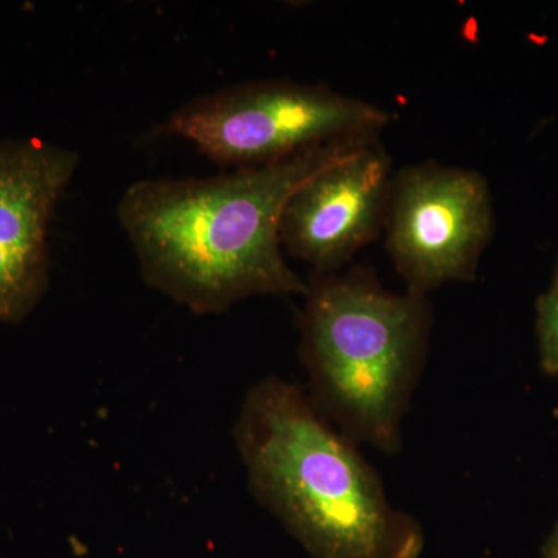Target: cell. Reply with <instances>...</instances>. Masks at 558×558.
<instances>
[{
    "mask_svg": "<svg viewBox=\"0 0 558 558\" xmlns=\"http://www.w3.org/2000/svg\"><path fill=\"white\" fill-rule=\"evenodd\" d=\"M306 296L303 348L319 391L352 436L398 450L427 348V300L381 288L365 269L317 275Z\"/></svg>",
    "mask_w": 558,
    "mask_h": 558,
    "instance_id": "3",
    "label": "cell"
},
{
    "mask_svg": "<svg viewBox=\"0 0 558 558\" xmlns=\"http://www.w3.org/2000/svg\"><path fill=\"white\" fill-rule=\"evenodd\" d=\"M539 366L548 376H558V292L546 290L537 300Z\"/></svg>",
    "mask_w": 558,
    "mask_h": 558,
    "instance_id": "8",
    "label": "cell"
},
{
    "mask_svg": "<svg viewBox=\"0 0 558 558\" xmlns=\"http://www.w3.org/2000/svg\"><path fill=\"white\" fill-rule=\"evenodd\" d=\"M494 230V201L478 171L428 160L392 172L381 231L407 292L473 281Z\"/></svg>",
    "mask_w": 558,
    "mask_h": 558,
    "instance_id": "5",
    "label": "cell"
},
{
    "mask_svg": "<svg viewBox=\"0 0 558 558\" xmlns=\"http://www.w3.org/2000/svg\"><path fill=\"white\" fill-rule=\"evenodd\" d=\"M549 290H554V292H558V263L556 266V271H554L553 284H550Z\"/></svg>",
    "mask_w": 558,
    "mask_h": 558,
    "instance_id": "10",
    "label": "cell"
},
{
    "mask_svg": "<svg viewBox=\"0 0 558 558\" xmlns=\"http://www.w3.org/2000/svg\"><path fill=\"white\" fill-rule=\"evenodd\" d=\"M78 163L43 140L0 142V323L20 322L46 289L51 219Z\"/></svg>",
    "mask_w": 558,
    "mask_h": 558,
    "instance_id": "7",
    "label": "cell"
},
{
    "mask_svg": "<svg viewBox=\"0 0 558 558\" xmlns=\"http://www.w3.org/2000/svg\"><path fill=\"white\" fill-rule=\"evenodd\" d=\"M392 113L323 84L256 81L180 106L157 135L193 143L223 167H263L304 150L380 135Z\"/></svg>",
    "mask_w": 558,
    "mask_h": 558,
    "instance_id": "4",
    "label": "cell"
},
{
    "mask_svg": "<svg viewBox=\"0 0 558 558\" xmlns=\"http://www.w3.org/2000/svg\"><path fill=\"white\" fill-rule=\"evenodd\" d=\"M368 138L215 178L132 183L121 196L119 220L146 282L197 314L226 311L253 295H306L310 284L284 259L282 213L312 174Z\"/></svg>",
    "mask_w": 558,
    "mask_h": 558,
    "instance_id": "1",
    "label": "cell"
},
{
    "mask_svg": "<svg viewBox=\"0 0 558 558\" xmlns=\"http://www.w3.org/2000/svg\"><path fill=\"white\" fill-rule=\"evenodd\" d=\"M543 558H558V523L543 545Z\"/></svg>",
    "mask_w": 558,
    "mask_h": 558,
    "instance_id": "9",
    "label": "cell"
},
{
    "mask_svg": "<svg viewBox=\"0 0 558 558\" xmlns=\"http://www.w3.org/2000/svg\"><path fill=\"white\" fill-rule=\"evenodd\" d=\"M238 442L253 487L315 558H417L424 535L388 501L379 476L299 389L250 392Z\"/></svg>",
    "mask_w": 558,
    "mask_h": 558,
    "instance_id": "2",
    "label": "cell"
},
{
    "mask_svg": "<svg viewBox=\"0 0 558 558\" xmlns=\"http://www.w3.org/2000/svg\"><path fill=\"white\" fill-rule=\"evenodd\" d=\"M392 172L377 135L312 174L282 213V250L317 275L337 274L384 230Z\"/></svg>",
    "mask_w": 558,
    "mask_h": 558,
    "instance_id": "6",
    "label": "cell"
}]
</instances>
